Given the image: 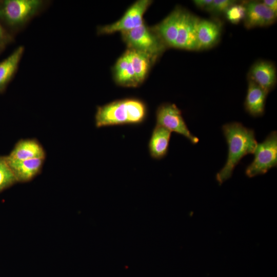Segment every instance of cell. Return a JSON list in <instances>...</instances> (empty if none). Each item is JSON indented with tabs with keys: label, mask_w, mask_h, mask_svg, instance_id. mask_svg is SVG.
<instances>
[{
	"label": "cell",
	"mask_w": 277,
	"mask_h": 277,
	"mask_svg": "<svg viewBox=\"0 0 277 277\" xmlns=\"http://www.w3.org/2000/svg\"><path fill=\"white\" fill-rule=\"evenodd\" d=\"M24 51L17 47L8 57L0 63V93L3 92L13 77Z\"/></svg>",
	"instance_id": "17"
},
{
	"label": "cell",
	"mask_w": 277,
	"mask_h": 277,
	"mask_svg": "<svg viewBox=\"0 0 277 277\" xmlns=\"http://www.w3.org/2000/svg\"><path fill=\"white\" fill-rule=\"evenodd\" d=\"M200 19L183 11L177 38L173 47L189 50H198L196 30Z\"/></svg>",
	"instance_id": "8"
},
{
	"label": "cell",
	"mask_w": 277,
	"mask_h": 277,
	"mask_svg": "<svg viewBox=\"0 0 277 277\" xmlns=\"http://www.w3.org/2000/svg\"><path fill=\"white\" fill-rule=\"evenodd\" d=\"M254 159L246 169L247 176L252 177L266 173L277 166V132L273 131L263 142L258 143L253 153Z\"/></svg>",
	"instance_id": "5"
},
{
	"label": "cell",
	"mask_w": 277,
	"mask_h": 277,
	"mask_svg": "<svg viewBox=\"0 0 277 277\" xmlns=\"http://www.w3.org/2000/svg\"><path fill=\"white\" fill-rule=\"evenodd\" d=\"M151 3V1L140 0L134 3L117 21L109 25L100 27L98 34H107L116 32H125L143 25V15Z\"/></svg>",
	"instance_id": "7"
},
{
	"label": "cell",
	"mask_w": 277,
	"mask_h": 277,
	"mask_svg": "<svg viewBox=\"0 0 277 277\" xmlns=\"http://www.w3.org/2000/svg\"><path fill=\"white\" fill-rule=\"evenodd\" d=\"M228 151L226 163L216 174L219 184L230 178L236 166L245 155L253 154L258 144L253 129L246 128L241 123L232 122L222 126Z\"/></svg>",
	"instance_id": "1"
},
{
	"label": "cell",
	"mask_w": 277,
	"mask_h": 277,
	"mask_svg": "<svg viewBox=\"0 0 277 277\" xmlns=\"http://www.w3.org/2000/svg\"><path fill=\"white\" fill-rule=\"evenodd\" d=\"M46 156L45 150L41 143L36 138H24L19 140L13 148L7 155L11 161H23L34 159H45Z\"/></svg>",
	"instance_id": "10"
},
{
	"label": "cell",
	"mask_w": 277,
	"mask_h": 277,
	"mask_svg": "<svg viewBox=\"0 0 277 277\" xmlns=\"http://www.w3.org/2000/svg\"><path fill=\"white\" fill-rule=\"evenodd\" d=\"M227 19L232 24H238L244 19L245 8L244 4H234L226 12Z\"/></svg>",
	"instance_id": "21"
},
{
	"label": "cell",
	"mask_w": 277,
	"mask_h": 277,
	"mask_svg": "<svg viewBox=\"0 0 277 277\" xmlns=\"http://www.w3.org/2000/svg\"><path fill=\"white\" fill-rule=\"evenodd\" d=\"M17 183L6 156H0V192Z\"/></svg>",
	"instance_id": "20"
},
{
	"label": "cell",
	"mask_w": 277,
	"mask_h": 277,
	"mask_svg": "<svg viewBox=\"0 0 277 277\" xmlns=\"http://www.w3.org/2000/svg\"><path fill=\"white\" fill-rule=\"evenodd\" d=\"M171 135V131L156 125L148 145L150 154L152 158L160 160L167 155Z\"/></svg>",
	"instance_id": "16"
},
{
	"label": "cell",
	"mask_w": 277,
	"mask_h": 277,
	"mask_svg": "<svg viewBox=\"0 0 277 277\" xmlns=\"http://www.w3.org/2000/svg\"><path fill=\"white\" fill-rule=\"evenodd\" d=\"M7 158V157H6ZM18 183L30 182L41 173L45 159L11 161L7 158Z\"/></svg>",
	"instance_id": "13"
},
{
	"label": "cell",
	"mask_w": 277,
	"mask_h": 277,
	"mask_svg": "<svg viewBox=\"0 0 277 277\" xmlns=\"http://www.w3.org/2000/svg\"><path fill=\"white\" fill-rule=\"evenodd\" d=\"M147 115L143 102L133 98H125L98 106L95 114L96 127L140 124Z\"/></svg>",
	"instance_id": "2"
},
{
	"label": "cell",
	"mask_w": 277,
	"mask_h": 277,
	"mask_svg": "<svg viewBox=\"0 0 277 277\" xmlns=\"http://www.w3.org/2000/svg\"><path fill=\"white\" fill-rule=\"evenodd\" d=\"M12 40L11 35L2 27L0 24V44L6 45Z\"/></svg>",
	"instance_id": "23"
},
{
	"label": "cell",
	"mask_w": 277,
	"mask_h": 277,
	"mask_svg": "<svg viewBox=\"0 0 277 277\" xmlns=\"http://www.w3.org/2000/svg\"><path fill=\"white\" fill-rule=\"evenodd\" d=\"M245 8L244 24L246 28L264 27L275 22L276 13L267 7L262 2L249 1L244 4Z\"/></svg>",
	"instance_id": "9"
},
{
	"label": "cell",
	"mask_w": 277,
	"mask_h": 277,
	"mask_svg": "<svg viewBox=\"0 0 277 277\" xmlns=\"http://www.w3.org/2000/svg\"><path fill=\"white\" fill-rule=\"evenodd\" d=\"M262 3L269 9L274 13L277 12V1L276 0H264Z\"/></svg>",
	"instance_id": "25"
},
{
	"label": "cell",
	"mask_w": 277,
	"mask_h": 277,
	"mask_svg": "<svg viewBox=\"0 0 277 277\" xmlns=\"http://www.w3.org/2000/svg\"><path fill=\"white\" fill-rule=\"evenodd\" d=\"M248 76L249 80L269 92L276 83V68L270 62L259 61L251 67Z\"/></svg>",
	"instance_id": "12"
},
{
	"label": "cell",
	"mask_w": 277,
	"mask_h": 277,
	"mask_svg": "<svg viewBox=\"0 0 277 277\" xmlns=\"http://www.w3.org/2000/svg\"><path fill=\"white\" fill-rule=\"evenodd\" d=\"M130 49L149 55L153 61L164 51L165 45L153 30L144 24L136 28L121 32Z\"/></svg>",
	"instance_id": "3"
},
{
	"label": "cell",
	"mask_w": 277,
	"mask_h": 277,
	"mask_svg": "<svg viewBox=\"0 0 277 277\" xmlns=\"http://www.w3.org/2000/svg\"><path fill=\"white\" fill-rule=\"evenodd\" d=\"M221 32V26L217 22L199 19L196 30L198 50L214 46L220 38Z\"/></svg>",
	"instance_id": "14"
},
{
	"label": "cell",
	"mask_w": 277,
	"mask_h": 277,
	"mask_svg": "<svg viewBox=\"0 0 277 277\" xmlns=\"http://www.w3.org/2000/svg\"><path fill=\"white\" fill-rule=\"evenodd\" d=\"M212 1L213 0H195L193 2L197 7L206 10Z\"/></svg>",
	"instance_id": "24"
},
{
	"label": "cell",
	"mask_w": 277,
	"mask_h": 277,
	"mask_svg": "<svg viewBox=\"0 0 277 277\" xmlns=\"http://www.w3.org/2000/svg\"><path fill=\"white\" fill-rule=\"evenodd\" d=\"M183 10L176 9L156 25L153 30L165 46L173 47Z\"/></svg>",
	"instance_id": "11"
},
{
	"label": "cell",
	"mask_w": 277,
	"mask_h": 277,
	"mask_svg": "<svg viewBox=\"0 0 277 277\" xmlns=\"http://www.w3.org/2000/svg\"><path fill=\"white\" fill-rule=\"evenodd\" d=\"M114 74L116 82L122 86L135 87L138 85L127 52L117 60Z\"/></svg>",
	"instance_id": "18"
},
{
	"label": "cell",
	"mask_w": 277,
	"mask_h": 277,
	"mask_svg": "<svg viewBox=\"0 0 277 277\" xmlns=\"http://www.w3.org/2000/svg\"><path fill=\"white\" fill-rule=\"evenodd\" d=\"M268 92L253 81L249 80L244 106L246 111L254 117L262 116Z\"/></svg>",
	"instance_id": "15"
},
{
	"label": "cell",
	"mask_w": 277,
	"mask_h": 277,
	"mask_svg": "<svg viewBox=\"0 0 277 277\" xmlns=\"http://www.w3.org/2000/svg\"><path fill=\"white\" fill-rule=\"evenodd\" d=\"M5 45L0 44V51L3 49V48L5 47Z\"/></svg>",
	"instance_id": "26"
},
{
	"label": "cell",
	"mask_w": 277,
	"mask_h": 277,
	"mask_svg": "<svg viewBox=\"0 0 277 277\" xmlns=\"http://www.w3.org/2000/svg\"><path fill=\"white\" fill-rule=\"evenodd\" d=\"M156 125L185 136L193 144L199 141V138L190 131L181 111L174 104L166 103L160 106L156 112Z\"/></svg>",
	"instance_id": "6"
},
{
	"label": "cell",
	"mask_w": 277,
	"mask_h": 277,
	"mask_svg": "<svg viewBox=\"0 0 277 277\" xmlns=\"http://www.w3.org/2000/svg\"><path fill=\"white\" fill-rule=\"evenodd\" d=\"M236 1L232 0H213L206 11L214 13H225Z\"/></svg>",
	"instance_id": "22"
},
{
	"label": "cell",
	"mask_w": 277,
	"mask_h": 277,
	"mask_svg": "<svg viewBox=\"0 0 277 277\" xmlns=\"http://www.w3.org/2000/svg\"><path fill=\"white\" fill-rule=\"evenodd\" d=\"M130 61L138 84L145 79L153 60L148 55L140 51L129 49L126 51Z\"/></svg>",
	"instance_id": "19"
},
{
	"label": "cell",
	"mask_w": 277,
	"mask_h": 277,
	"mask_svg": "<svg viewBox=\"0 0 277 277\" xmlns=\"http://www.w3.org/2000/svg\"><path fill=\"white\" fill-rule=\"evenodd\" d=\"M43 4L40 0L1 1L0 19L11 27L22 26L38 13Z\"/></svg>",
	"instance_id": "4"
}]
</instances>
